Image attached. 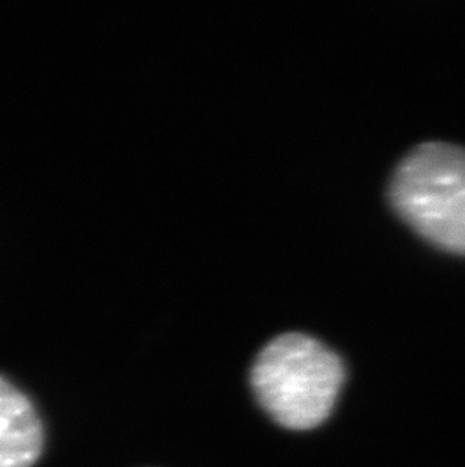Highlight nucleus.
Here are the masks:
<instances>
[{
  "label": "nucleus",
  "instance_id": "f257e3e1",
  "mask_svg": "<svg viewBox=\"0 0 465 467\" xmlns=\"http://www.w3.org/2000/svg\"><path fill=\"white\" fill-rule=\"evenodd\" d=\"M345 375L333 349L312 336L285 333L260 351L251 369V388L278 425L307 431L331 415Z\"/></svg>",
  "mask_w": 465,
  "mask_h": 467
},
{
  "label": "nucleus",
  "instance_id": "f03ea898",
  "mask_svg": "<svg viewBox=\"0 0 465 467\" xmlns=\"http://www.w3.org/2000/svg\"><path fill=\"white\" fill-rule=\"evenodd\" d=\"M390 200L418 234L465 254V149L446 142L413 149L396 168Z\"/></svg>",
  "mask_w": 465,
  "mask_h": 467
},
{
  "label": "nucleus",
  "instance_id": "7ed1b4c3",
  "mask_svg": "<svg viewBox=\"0 0 465 467\" xmlns=\"http://www.w3.org/2000/svg\"><path fill=\"white\" fill-rule=\"evenodd\" d=\"M45 431L36 407L0 377V467H32L40 459Z\"/></svg>",
  "mask_w": 465,
  "mask_h": 467
}]
</instances>
